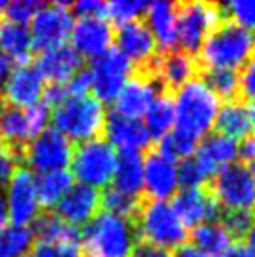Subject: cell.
Here are the masks:
<instances>
[{"instance_id":"7402d4cb","label":"cell","mask_w":255,"mask_h":257,"mask_svg":"<svg viewBox=\"0 0 255 257\" xmlns=\"http://www.w3.org/2000/svg\"><path fill=\"white\" fill-rule=\"evenodd\" d=\"M103 134H105V141L111 147L124 150H134V152H143L147 150L152 143L149 130L145 126V122L137 120V118H126L116 113H111L105 116V124H103Z\"/></svg>"},{"instance_id":"ffe728a7","label":"cell","mask_w":255,"mask_h":257,"mask_svg":"<svg viewBox=\"0 0 255 257\" xmlns=\"http://www.w3.org/2000/svg\"><path fill=\"white\" fill-rule=\"evenodd\" d=\"M118 51L132 62L134 70H141L154 60L158 55V43L143 19L124 23L116 32Z\"/></svg>"},{"instance_id":"5bb4252c","label":"cell","mask_w":255,"mask_h":257,"mask_svg":"<svg viewBox=\"0 0 255 257\" xmlns=\"http://www.w3.org/2000/svg\"><path fill=\"white\" fill-rule=\"evenodd\" d=\"M45 90V79L36 62H21L12 70L6 83L0 86V98L12 107H32L40 103Z\"/></svg>"},{"instance_id":"4316f807","label":"cell","mask_w":255,"mask_h":257,"mask_svg":"<svg viewBox=\"0 0 255 257\" xmlns=\"http://www.w3.org/2000/svg\"><path fill=\"white\" fill-rule=\"evenodd\" d=\"M214 126L218 134L231 137V139H246L251 136V122H249V107L242 98L225 101L216 114Z\"/></svg>"},{"instance_id":"cb8c5ba5","label":"cell","mask_w":255,"mask_h":257,"mask_svg":"<svg viewBox=\"0 0 255 257\" xmlns=\"http://www.w3.org/2000/svg\"><path fill=\"white\" fill-rule=\"evenodd\" d=\"M147 25L162 51H173L177 47V2L156 0L149 2L145 10Z\"/></svg>"},{"instance_id":"4fadbf2b","label":"cell","mask_w":255,"mask_h":257,"mask_svg":"<svg viewBox=\"0 0 255 257\" xmlns=\"http://www.w3.org/2000/svg\"><path fill=\"white\" fill-rule=\"evenodd\" d=\"M152 75L154 81L162 90L175 92L182 85H186L190 79L197 77L201 73V66L195 55H190L186 51H160L154 60L147 68H141Z\"/></svg>"},{"instance_id":"30bf717a","label":"cell","mask_w":255,"mask_h":257,"mask_svg":"<svg viewBox=\"0 0 255 257\" xmlns=\"http://www.w3.org/2000/svg\"><path fill=\"white\" fill-rule=\"evenodd\" d=\"M47 120L49 107L43 101L27 109L4 105L0 113V139H4L21 156L25 145H29L42 130H45Z\"/></svg>"},{"instance_id":"44dd1931","label":"cell","mask_w":255,"mask_h":257,"mask_svg":"<svg viewBox=\"0 0 255 257\" xmlns=\"http://www.w3.org/2000/svg\"><path fill=\"white\" fill-rule=\"evenodd\" d=\"M101 208V192L85 184H71V188L64 193V197L57 203V212L64 221L73 227L86 225L98 214Z\"/></svg>"},{"instance_id":"e575fe53","label":"cell","mask_w":255,"mask_h":257,"mask_svg":"<svg viewBox=\"0 0 255 257\" xmlns=\"http://www.w3.org/2000/svg\"><path fill=\"white\" fill-rule=\"evenodd\" d=\"M199 77L205 81L218 98H223L225 101L238 98V72L236 70H225V68L201 70Z\"/></svg>"},{"instance_id":"681fc988","label":"cell","mask_w":255,"mask_h":257,"mask_svg":"<svg viewBox=\"0 0 255 257\" xmlns=\"http://www.w3.org/2000/svg\"><path fill=\"white\" fill-rule=\"evenodd\" d=\"M173 257H208L206 253H203L201 250H197L193 244H184V246H180L175 250Z\"/></svg>"},{"instance_id":"e0dca14e","label":"cell","mask_w":255,"mask_h":257,"mask_svg":"<svg viewBox=\"0 0 255 257\" xmlns=\"http://www.w3.org/2000/svg\"><path fill=\"white\" fill-rule=\"evenodd\" d=\"M160 90L162 88L158 86L152 75H149L145 70H134V73L130 75V79L114 98L113 113L139 120L143 114H147Z\"/></svg>"},{"instance_id":"b9f144b4","label":"cell","mask_w":255,"mask_h":257,"mask_svg":"<svg viewBox=\"0 0 255 257\" xmlns=\"http://www.w3.org/2000/svg\"><path fill=\"white\" fill-rule=\"evenodd\" d=\"M19 165H21L19 152H15L4 139H0V190L8 184V180L12 179V175Z\"/></svg>"},{"instance_id":"6da1fadb","label":"cell","mask_w":255,"mask_h":257,"mask_svg":"<svg viewBox=\"0 0 255 257\" xmlns=\"http://www.w3.org/2000/svg\"><path fill=\"white\" fill-rule=\"evenodd\" d=\"M253 53L255 32L229 19H223L203 42L197 53V62L201 70H214V68L236 70Z\"/></svg>"},{"instance_id":"9a60e30c","label":"cell","mask_w":255,"mask_h":257,"mask_svg":"<svg viewBox=\"0 0 255 257\" xmlns=\"http://www.w3.org/2000/svg\"><path fill=\"white\" fill-rule=\"evenodd\" d=\"M6 186L8 216L12 218L14 225L27 227L40 214V203H38V195H36L34 175L25 165H19L14 171V175H12V179L8 180Z\"/></svg>"},{"instance_id":"8992f818","label":"cell","mask_w":255,"mask_h":257,"mask_svg":"<svg viewBox=\"0 0 255 257\" xmlns=\"http://www.w3.org/2000/svg\"><path fill=\"white\" fill-rule=\"evenodd\" d=\"M223 19V8L218 2H177V43L180 51L197 57L203 42Z\"/></svg>"},{"instance_id":"74e56055","label":"cell","mask_w":255,"mask_h":257,"mask_svg":"<svg viewBox=\"0 0 255 257\" xmlns=\"http://www.w3.org/2000/svg\"><path fill=\"white\" fill-rule=\"evenodd\" d=\"M210 179L212 175L201 165L195 154L188 160H182L178 167V184H182L184 188H205L208 186Z\"/></svg>"},{"instance_id":"ee69618b","label":"cell","mask_w":255,"mask_h":257,"mask_svg":"<svg viewBox=\"0 0 255 257\" xmlns=\"http://www.w3.org/2000/svg\"><path fill=\"white\" fill-rule=\"evenodd\" d=\"M66 88L70 96H86L88 90H92V75H90V68H81L75 75H71L66 81Z\"/></svg>"},{"instance_id":"9c48e42d","label":"cell","mask_w":255,"mask_h":257,"mask_svg":"<svg viewBox=\"0 0 255 257\" xmlns=\"http://www.w3.org/2000/svg\"><path fill=\"white\" fill-rule=\"evenodd\" d=\"M73 147L55 128L42 130L38 136L21 150V162L29 165V171L43 173L64 171L70 165Z\"/></svg>"},{"instance_id":"db71d44e","label":"cell","mask_w":255,"mask_h":257,"mask_svg":"<svg viewBox=\"0 0 255 257\" xmlns=\"http://www.w3.org/2000/svg\"><path fill=\"white\" fill-rule=\"evenodd\" d=\"M2 107H4V101H2V98H0V113H2Z\"/></svg>"},{"instance_id":"ab89813d","label":"cell","mask_w":255,"mask_h":257,"mask_svg":"<svg viewBox=\"0 0 255 257\" xmlns=\"http://www.w3.org/2000/svg\"><path fill=\"white\" fill-rule=\"evenodd\" d=\"M253 212H223L221 218H223V225L229 231V235L236 238V240H242L244 236H248L249 229H251V223H253Z\"/></svg>"},{"instance_id":"52a82bcc","label":"cell","mask_w":255,"mask_h":257,"mask_svg":"<svg viewBox=\"0 0 255 257\" xmlns=\"http://www.w3.org/2000/svg\"><path fill=\"white\" fill-rule=\"evenodd\" d=\"M208 190L220 205L221 212H253L255 210V179L248 165H227L214 175Z\"/></svg>"},{"instance_id":"5b68a950","label":"cell","mask_w":255,"mask_h":257,"mask_svg":"<svg viewBox=\"0 0 255 257\" xmlns=\"http://www.w3.org/2000/svg\"><path fill=\"white\" fill-rule=\"evenodd\" d=\"M134 225L139 242L160 246L165 250H177L188 242V229L167 201H150L143 197Z\"/></svg>"},{"instance_id":"7c38bea8","label":"cell","mask_w":255,"mask_h":257,"mask_svg":"<svg viewBox=\"0 0 255 257\" xmlns=\"http://www.w3.org/2000/svg\"><path fill=\"white\" fill-rule=\"evenodd\" d=\"M90 68L92 75V90L94 98L101 103L114 101L116 94L120 92L130 75L134 73V66L122 55L118 49H111L103 53L101 57L94 58Z\"/></svg>"},{"instance_id":"3957f363","label":"cell","mask_w":255,"mask_h":257,"mask_svg":"<svg viewBox=\"0 0 255 257\" xmlns=\"http://www.w3.org/2000/svg\"><path fill=\"white\" fill-rule=\"evenodd\" d=\"M177 130L191 137H205L214 126L220 109V98L203 79L193 77L173 92Z\"/></svg>"},{"instance_id":"277c9868","label":"cell","mask_w":255,"mask_h":257,"mask_svg":"<svg viewBox=\"0 0 255 257\" xmlns=\"http://www.w3.org/2000/svg\"><path fill=\"white\" fill-rule=\"evenodd\" d=\"M105 107L94 96H70L60 101L51 113L53 128L60 132L68 141L85 143L103 132Z\"/></svg>"},{"instance_id":"7dc6e473","label":"cell","mask_w":255,"mask_h":257,"mask_svg":"<svg viewBox=\"0 0 255 257\" xmlns=\"http://www.w3.org/2000/svg\"><path fill=\"white\" fill-rule=\"evenodd\" d=\"M221 257H255V251L244 240H236L229 246V250Z\"/></svg>"},{"instance_id":"d6986e66","label":"cell","mask_w":255,"mask_h":257,"mask_svg":"<svg viewBox=\"0 0 255 257\" xmlns=\"http://www.w3.org/2000/svg\"><path fill=\"white\" fill-rule=\"evenodd\" d=\"M71 43L81 58H98L111 49L114 30L111 21L98 15L79 17L71 29Z\"/></svg>"},{"instance_id":"816d5d0a","label":"cell","mask_w":255,"mask_h":257,"mask_svg":"<svg viewBox=\"0 0 255 257\" xmlns=\"http://www.w3.org/2000/svg\"><path fill=\"white\" fill-rule=\"evenodd\" d=\"M255 251V216H253V223H251V229H249L248 233V242H246Z\"/></svg>"},{"instance_id":"d4e9b609","label":"cell","mask_w":255,"mask_h":257,"mask_svg":"<svg viewBox=\"0 0 255 257\" xmlns=\"http://www.w3.org/2000/svg\"><path fill=\"white\" fill-rule=\"evenodd\" d=\"M195 158L214 177L220 169L236 162V158H238V141H234V139L223 136V134H218V132L208 134L201 141V145H197Z\"/></svg>"},{"instance_id":"d6a6232c","label":"cell","mask_w":255,"mask_h":257,"mask_svg":"<svg viewBox=\"0 0 255 257\" xmlns=\"http://www.w3.org/2000/svg\"><path fill=\"white\" fill-rule=\"evenodd\" d=\"M34 233L30 227L6 225L0 229V257H25L34 246Z\"/></svg>"},{"instance_id":"ac0fdd59","label":"cell","mask_w":255,"mask_h":257,"mask_svg":"<svg viewBox=\"0 0 255 257\" xmlns=\"http://www.w3.org/2000/svg\"><path fill=\"white\" fill-rule=\"evenodd\" d=\"M173 210L180 221L188 227H197L206 221H218L221 218V208L210 193L208 186L205 188H184L173 195Z\"/></svg>"},{"instance_id":"83f0119b","label":"cell","mask_w":255,"mask_h":257,"mask_svg":"<svg viewBox=\"0 0 255 257\" xmlns=\"http://www.w3.org/2000/svg\"><path fill=\"white\" fill-rule=\"evenodd\" d=\"M113 190L143 197V154L134 150H124L116 160V169L113 175Z\"/></svg>"},{"instance_id":"f546056e","label":"cell","mask_w":255,"mask_h":257,"mask_svg":"<svg viewBox=\"0 0 255 257\" xmlns=\"http://www.w3.org/2000/svg\"><path fill=\"white\" fill-rule=\"evenodd\" d=\"M0 51L19 64L30 60L32 40L27 27L0 19Z\"/></svg>"},{"instance_id":"f1b7e54d","label":"cell","mask_w":255,"mask_h":257,"mask_svg":"<svg viewBox=\"0 0 255 257\" xmlns=\"http://www.w3.org/2000/svg\"><path fill=\"white\" fill-rule=\"evenodd\" d=\"M193 246L206 253L208 257H221L233 244V236L229 235L225 225L218 221H206L191 231Z\"/></svg>"},{"instance_id":"2e32d148","label":"cell","mask_w":255,"mask_h":257,"mask_svg":"<svg viewBox=\"0 0 255 257\" xmlns=\"http://www.w3.org/2000/svg\"><path fill=\"white\" fill-rule=\"evenodd\" d=\"M178 190V167L156 149L149 150L143 160V197L150 201H167Z\"/></svg>"},{"instance_id":"f5cc1de1","label":"cell","mask_w":255,"mask_h":257,"mask_svg":"<svg viewBox=\"0 0 255 257\" xmlns=\"http://www.w3.org/2000/svg\"><path fill=\"white\" fill-rule=\"evenodd\" d=\"M249 122H251V130L255 132V105H249Z\"/></svg>"},{"instance_id":"f35d334b","label":"cell","mask_w":255,"mask_h":257,"mask_svg":"<svg viewBox=\"0 0 255 257\" xmlns=\"http://www.w3.org/2000/svg\"><path fill=\"white\" fill-rule=\"evenodd\" d=\"M221 8L225 19L255 32V0H233L229 4H221Z\"/></svg>"},{"instance_id":"7bdbcfd3","label":"cell","mask_w":255,"mask_h":257,"mask_svg":"<svg viewBox=\"0 0 255 257\" xmlns=\"http://www.w3.org/2000/svg\"><path fill=\"white\" fill-rule=\"evenodd\" d=\"M30 257H81L79 246L71 244H36Z\"/></svg>"},{"instance_id":"ba28073f","label":"cell","mask_w":255,"mask_h":257,"mask_svg":"<svg viewBox=\"0 0 255 257\" xmlns=\"http://www.w3.org/2000/svg\"><path fill=\"white\" fill-rule=\"evenodd\" d=\"M116 150L107 143L105 139H90L79 143L71 152V171L79 184L101 188L113 180L116 169Z\"/></svg>"},{"instance_id":"c3c4849f","label":"cell","mask_w":255,"mask_h":257,"mask_svg":"<svg viewBox=\"0 0 255 257\" xmlns=\"http://www.w3.org/2000/svg\"><path fill=\"white\" fill-rule=\"evenodd\" d=\"M14 68H15L14 60L0 51V86L6 83V79L10 77V73H12V70H14Z\"/></svg>"},{"instance_id":"8d00e7d4","label":"cell","mask_w":255,"mask_h":257,"mask_svg":"<svg viewBox=\"0 0 255 257\" xmlns=\"http://www.w3.org/2000/svg\"><path fill=\"white\" fill-rule=\"evenodd\" d=\"M147 6H149V2H143V0H114V2L105 4L103 17L107 21L111 19L118 25H124V23L141 19Z\"/></svg>"},{"instance_id":"d590c367","label":"cell","mask_w":255,"mask_h":257,"mask_svg":"<svg viewBox=\"0 0 255 257\" xmlns=\"http://www.w3.org/2000/svg\"><path fill=\"white\" fill-rule=\"evenodd\" d=\"M143 197H132V195H124V193L116 192L113 188H109L105 192H101V208L109 212V214L120 216L126 220L134 221L137 210L141 207Z\"/></svg>"},{"instance_id":"bcb514c9","label":"cell","mask_w":255,"mask_h":257,"mask_svg":"<svg viewBox=\"0 0 255 257\" xmlns=\"http://www.w3.org/2000/svg\"><path fill=\"white\" fill-rule=\"evenodd\" d=\"M130 257H173V253L169 250H165V248H160V246H152V244H147V242H137Z\"/></svg>"},{"instance_id":"484cf974","label":"cell","mask_w":255,"mask_h":257,"mask_svg":"<svg viewBox=\"0 0 255 257\" xmlns=\"http://www.w3.org/2000/svg\"><path fill=\"white\" fill-rule=\"evenodd\" d=\"M34 240L40 244H71L81 246V231L79 227H73L68 221L51 210H43L38 214L34 221Z\"/></svg>"},{"instance_id":"836d02e7","label":"cell","mask_w":255,"mask_h":257,"mask_svg":"<svg viewBox=\"0 0 255 257\" xmlns=\"http://www.w3.org/2000/svg\"><path fill=\"white\" fill-rule=\"evenodd\" d=\"M156 150L162 156L169 158L171 162L177 164L178 160L182 162V160H188V158H191L195 154V150H197V139L184 134V132H180V130H171L169 134H165L158 141Z\"/></svg>"},{"instance_id":"60d3db41","label":"cell","mask_w":255,"mask_h":257,"mask_svg":"<svg viewBox=\"0 0 255 257\" xmlns=\"http://www.w3.org/2000/svg\"><path fill=\"white\" fill-rule=\"evenodd\" d=\"M238 98L255 105V53L242 64L238 73Z\"/></svg>"},{"instance_id":"f6af8a7d","label":"cell","mask_w":255,"mask_h":257,"mask_svg":"<svg viewBox=\"0 0 255 257\" xmlns=\"http://www.w3.org/2000/svg\"><path fill=\"white\" fill-rule=\"evenodd\" d=\"M70 10H71V14H77L79 17H88V15L103 17L105 2H98V0H83V2L70 4Z\"/></svg>"},{"instance_id":"4dcf8cb0","label":"cell","mask_w":255,"mask_h":257,"mask_svg":"<svg viewBox=\"0 0 255 257\" xmlns=\"http://www.w3.org/2000/svg\"><path fill=\"white\" fill-rule=\"evenodd\" d=\"M145 116H147L145 126H147L152 139H162L165 134H169L175 126L173 94L167 92V90H160Z\"/></svg>"},{"instance_id":"7a4b0ae2","label":"cell","mask_w":255,"mask_h":257,"mask_svg":"<svg viewBox=\"0 0 255 257\" xmlns=\"http://www.w3.org/2000/svg\"><path fill=\"white\" fill-rule=\"evenodd\" d=\"M139 242L132 220L98 212L81 233V257H130Z\"/></svg>"},{"instance_id":"8fae6325","label":"cell","mask_w":255,"mask_h":257,"mask_svg":"<svg viewBox=\"0 0 255 257\" xmlns=\"http://www.w3.org/2000/svg\"><path fill=\"white\" fill-rule=\"evenodd\" d=\"M71 29H73V14L70 4L66 2L43 4L38 10V14L32 17V25L29 30L32 47L45 51L62 45L70 38Z\"/></svg>"},{"instance_id":"603a6c76","label":"cell","mask_w":255,"mask_h":257,"mask_svg":"<svg viewBox=\"0 0 255 257\" xmlns=\"http://www.w3.org/2000/svg\"><path fill=\"white\" fill-rule=\"evenodd\" d=\"M36 66L43 79H49L51 83H66L71 75L83 68V58L71 45H57L40 53Z\"/></svg>"},{"instance_id":"1f68e13d","label":"cell","mask_w":255,"mask_h":257,"mask_svg":"<svg viewBox=\"0 0 255 257\" xmlns=\"http://www.w3.org/2000/svg\"><path fill=\"white\" fill-rule=\"evenodd\" d=\"M71 184H73L71 175L66 169L40 175L36 179V195H38L40 207H43L45 210L57 207V203L64 197V193L70 190Z\"/></svg>"},{"instance_id":"11a10c76","label":"cell","mask_w":255,"mask_h":257,"mask_svg":"<svg viewBox=\"0 0 255 257\" xmlns=\"http://www.w3.org/2000/svg\"><path fill=\"white\" fill-rule=\"evenodd\" d=\"M25 257H30V255H25Z\"/></svg>"},{"instance_id":"f907efd6","label":"cell","mask_w":255,"mask_h":257,"mask_svg":"<svg viewBox=\"0 0 255 257\" xmlns=\"http://www.w3.org/2000/svg\"><path fill=\"white\" fill-rule=\"evenodd\" d=\"M6 220H8V207H6V195L0 190V229L6 227Z\"/></svg>"}]
</instances>
